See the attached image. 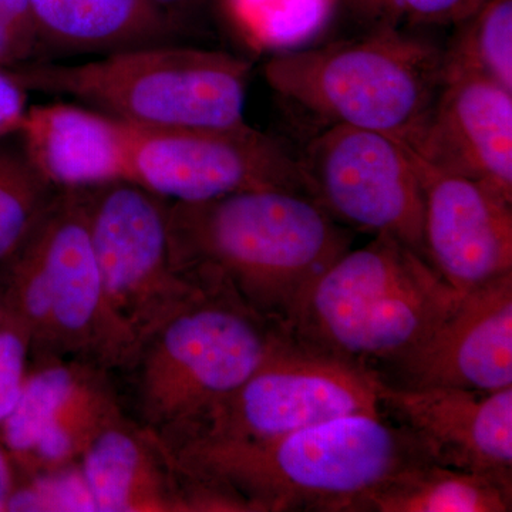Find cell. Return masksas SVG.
<instances>
[{
	"label": "cell",
	"instance_id": "1",
	"mask_svg": "<svg viewBox=\"0 0 512 512\" xmlns=\"http://www.w3.org/2000/svg\"><path fill=\"white\" fill-rule=\"evenodd\" d=\"M167 225L174 268L185 279L282 328L352 244L311 197L284 190L168 202Z\"/></svg>",
	"mask_w": 512,
	"mask_h": 512
},
{
	"label": "cell",
	"instance_id": "2",
	"mask_svg": "<svg viewBox=\"0 0 512 512\" xmlns=\"http://www.w3.org/2000/svg\"><path fill=\"white\" fill-rule=\"evenodd\" d=\"M165 447L181 471L237 498L248 512H362L377 487L430 460L409 431L370 412L274 439L192 436Z\"/></svg>",
	"mask_w": 512,
	"mask_h": 512
},
{
	"label": "cell",
	"instance_id": "3",
	"mask_svg": "<svg viewBox=\"0 0 512 512\" xmlns=\"http://www.w3.org/2000/svg\"><path fill=\"white\" fill-rule=\"evenodd\" d=\"M461 295L413 249L375 235L322 272L284 329L313 349L377 373L429 338Z\"/></svg>",
	"mask_w": 512,
	"mask_h": 512
},
{
	"label": "cell",
	"instance_id": "4",
	"mask_svg": "<svg viewBox=\"0 0 512 512\" xmlns=\"http://www.w3.org/2000/svg\"><path fill=\"white\" fill-rule=\"evenodd\" d=\"M268 86L329 124L389 134L410 146L444 79V47L416 29L373 26L348 39L276 53Z\"/></svg>",
	"mask_w": 512,
	"mask_h": 512
},
{
	"label": "cell",
	"instance_id": "5",
	"mask_svg": "<svg viewBox=\"0 0 512 512\" xmlns=\"http://www.w3.org/2000/svg\"><path fill=\"white\" fill-rule=\"evenodd\" d=\"M251 70L244 57L168 42L10 73L28 92L64 94L131 126L171 130L247 123Z\"/></svg>",
	"mask_w": 512,
	"mask_h": 512
},
{
	"label": "cell",
	"instance_id": "6",
	"mask_svg": "<svg viewBox=\"0 0 512 512\" xmlns=\"http://www.w3.org/2000/svg\"><path fill=\"white\" fill-rule=\"evenodd\" d=\"M0 306L39 359L124 370L131 355L109 305L83 191H60L26 241L0 264Z\"/></svg>",
	"mask_w": 512,
	"mask_h": 512
},
{
	"label": "cell",
	"instance_id": "7",
	"mask_svg": "<svg viewBox=\"0 0 512 512\" xmlns=\"http://www.w3.org/2000/svg\"><path fill=\"white\" fill-rule=\"evenodd\" d=\"M281 325L204 292L140 346L133 375L140 424L173 444L200 429L272 349Z\"/></svg>",
	"mask_w": 512,
	"mask_h": 512
},
{
	"label": "cell",
	"instance_id": "8",
	"mask_svg": "<svg viewBox=\"0 0 512 512\" xmlns=\"http://www.w3.org/2000/svg\"><path fill=\"white\" fill-rule=\"evenodd\" d=\"M82 191L107 305L133 360L160 326L204 291L174 268L168 201L131 181Z\"/></svg>",
	"mask_w": 512,
	"mask_h": 512
},
{
	"label": "cell",
	"instance_id": "9",
	"mask_svg": "<svg viewBox=\"0 0 512 512\" xmlns=\"http://www.w3.org/2000/svg\"><path fill=\"white\" fill-rule=\"evenodd\" d=\"M306 194L343 227L389 235L423 256V183L412 148L389 134L330 124L298 158Z\"/></svg>",
	"mask_w": 512,
	"mask_h": 512
},
{
	"label": "cell",
	"instance_id": "10",
	"mask_svg": "<svg viewBox=\"0 0 512 512\" xmlns=\"http://www.w3.org/2000/svg\"><path fill=\"white\" fill-rule=\"evenodd\" d=\"M375 382V373L284 329L254 373L187 437L268 440L345 414L383 413Z\"/></svg>",
	"mask_w": 512,
	"mask_h": 512
},
{
	"label": "cell",
	"instance_id": "11",
	"mask_svg": "<svg viewBox=\"0 0 512 512\" xmlns=\"http://www.w3.org/2000/svg\"><path fill=\"white\" fill-rule=\"evenodd\" d=\"M128 126L131 183L165 201L200 202L255 190L308 195L298 158L248 123L171 130Z\"/></svg>",
	"mask_w": 512,
	"mask_h": 512
},
{
	"label": "cell",
	"instance_id": "12",
	"mask_svg": "<svg viewBox=\"0 0 512 512\" xmlns=\"http://www.w3.org/2000/svg\"><path fill=\"white\" fill-rule=\"evenodd\" d=\"M106 370L79 359H40L29 370L0 441L25 477L73 466L121 413Z\"/></svg>",
	"mask_w": 512,
	"mask_h": 512
},
{
	"label": "cell",
	"instance_id": "13",
	"mask_svg": "<svg viewBox=\"0 0 512 512\" xmlns=\"http://www.w3.org/2000/svg\"><path fill=\"white\" fill-rule=\"evenodd\" d=\"M375 375L399 387H511L512 274L463 293L429 338Z\"/></svg>",
	"mask_w": 512,
	"mask_h": 512
},
{
	"label": "cell",
	"instance_id": "14",
	"mask_svg": "<svg viewBox=\"0 0 512 512\" xmlns=\"http://www.w3.org/2000/svg\"><path fill=\"white\" fill-rule=\"evenodd\" d=\"M375 387L382 412L434 463L512 478V386L495 392L399 387L376 377Z\"/></svg>",
	"mask_w": 512,
	"mask_h": 512
},
{
	"label": "cell",
	"instance_id": "15",
	"mask_svg": "<svg viewBox=\"0 0 512 512\" xmlns=\"http://www.w3.org/2000/svg\"><path fill=\"white\" fill-rule=\"evenodd\" d=\"M416 158L424 195L423 254L431 268L458 293L512 274V202Z\"/></svg>",
	"mask_w": 512,
	"mask_h": 512
},
{
	"label": "cell",
	"instance_id": "16",
	"mask_svg": "<svg viewBox=\"0 0 512 512\" xmlns=\"http://www.w3.org/2000/svg\"><path fill=\"white\" fill-rule=\"evenodd\" d=\"M424 163L512 202V92L478 74L444 72L409 146Z\"/></svg>",
	"mask_w": 512,
	"mask_h": 512
},
{
	"label": "cell",
	"instance_id": "17",
	"mask_svg": "<svg viewBox=\"0 0 512 512\" xmlns=\"http://www.w3.org/2000/svg\"><path fill=\"white\" fill-rule=\"evenodd\" d=\"M18 136L29 163L57 191L131 181L130 126L93 107H29Z\"/></svg>",
	"mask_w": 512,
	"mask_h": 512
},
{
	"label": "cell",
	"instance_id": "18",
	"mask_svg": "<svg viewBox=\"0 0 512 512\" xmlns=\"http://www.w3.org/2000/svg\"><path fill=\"white\" fill-rule=\"evenodd\" d=\"M79 466L96 512H192L187 481L168 448L123 413L94 436Z\"/></svg>",
	"mask_w": 512,
	"mask_h": 512
},
{
	"label": "cell",
	"instance_id": "19",
	"mask_svg": "<svg viewBox=\"0 0 512 512\" xmlns=\"http://www.w3.org/2000/svg\"><path fill=\"white\" fill-rule=\"evenodd\" d=\"M42 46L84 55L168 43L177 30L150 0H30Z\"/></svg>",
	"mask_w": 512,
	"mask_h": 512
},
{
	"label": "cell",
	"instance_id": "20",
	"mask_svg": "<svg viewBox=\"0 0 512 512\" xmlns=\"http://www.w3.org/2000/svg\"><path fill=\"white\" fill-rule=\"evenodd\" d=\"M512 478L431 460L404 468L365 498L362 512H510Z\"/></svg>",
	"mask_w": 512,
	"mask_h": 512
},
{
	"label": "cell",
	"instance_id": "21",
	"mask_svg": "<svg viewBox=\"0 0 512 512\" xmlns=\"http://www.w3.org/2000/svg\"><path fill=\"white\" fill-rule=\"evenodd\" d=\"M338 0H222L221 13L256 52L312 45L338 12Z\"/></svg>",
	"mask_w": 512,
	"mask_h": 512
},
{
	"label": "cell",
	"instance_id": "22",
	"mask_svg": "<svg viewBox=\"0 0 512 512\" xmlns=\"http://www.w3.org/2000/svg\"><path fill=\"white\" fill-rule=\"evenodd\" d=\"M453 28L444 72L478 74L512 92V0H485Z\"/></svg>",
	"mask_w": 512,
	"mask_h": 512
},
{
	"label": "cell",
	"instance_id": "23",
	"mask_svg": "<svg viewBox=\"0 0 512 512\" xmlns=\"http://www.w3.org/2000/svg\"><path fill=\"white\" fill-rule=\"evenodd\" d=\"M59 192L22 148L0 144V264L26 241Z\"/></svg>",
	"mask_w": 512,
	"mask_h": 512
},
{
	"label": "cell",
	"instance_id": "24",
	"mask_svg": "<svg viewBox=\"0 0 512 512\" xmlns=\"http://www.w3.org/2000/svg\"><path fill=\"white\" fill-rule=\"evenodd\" d=\"M485 0H338L339 8L373 26L417 29L456 26Z\"/></svg>",
	"mask_w": 512,
	"mask_h": 512
},
{
	"label": "cell",
	"instance_id": "25",
	"mask_svg": "<svg viewBox=\"0 0 512 512\" xmlns=\"http://www.w3.org/2000/svg\"><path fill=\"white\" fill-rule=\"evenodd\" d=\"M6 511L96 512V505L77 463L26 477L10 497Z\"/></svg>",
	"mask_w": 512,
	"mask_h": 512
},
{
	"label": "cell",
	"instance_id": "26",
	"mask_svg": "<svg viewBox=\"0 0 512 512\" xmlns=\"http://www.w3.org/2000/svg\"><path fill=\"white\" fill-rule=\"evenodd\" d=\"M40 46L30 0H0V70L15 72L33 62Z\"/></svg>",
	"mask_w": 512,
	"mask_h": 512
},
{
	"label": "cell",
	"instance_id": "27",
	"mask_svg": "<svg viewBox=\"0 0 512 512\" xmlns=\"http://www.w3.org/2000/svg\"><path fill=\"white\" fill-rule=\"evenodd\" d=\"M32 342L18 323L0 322V426L18 403L29 373Z\"/></svg>",
	"mask_w": 512,
	"mask_h": 512
},
{
	"label": "cell",
	"instance_id": "28",
	"mask_svg": "<svg viewBox=\"0 0 512 512\" xmlns=\"http://www.w3.org/2000/svg\"><path fill=\"white\" fill-rule=\"evenodd\" d=\"M28 93L15 74L0 70V140L18 136L29 110Z\"/></svg>",
	"mask_w": 512,
	"mask_h": 512
},
{
	"label": "cell",
	"instance_id": "29",
	"mask_svg": "<svg viewBox=\"0 0 512 512\" xmlns=\"http://www.w3.org/2000/svg\"><path fill=\"white\" fill-rule=\"evenodd\" d=\"M154 8L178 33L194 28L215 10L221 12L222 0H150Z\"/></svg>",
	"mask_w": 512,
	"mask_h": 512
},
{
	"label": "cell",
	"instance_id": "30",
	"mask_svg": "<svg viewBox=\"0 0 512 512\" xmlns=\"http://www.w3.org/2000/svg\"><path fill=\"white\" fill-rule=\"evenodd\" d=\"M18 476L15 473V463L0 441V511L8 510L10 497L18 487Z\"/></svg>",
	"mask_w": 512,
	"mask_h": 512
},
{
	"label": "cell",
	"instance_id": "31",
	"mask_svg": "<svg viewBox=\"0 0 512 512\" xmlns=\"http://www.w3.org/2000/svg\"><path fill=\"white\" fill-rule=\"evenodd\" d=\"M3 318H5V313H3L2 306H0V322H2Z\"/></svg>",
	"mask_w": 512,
	"mask_h": 512
}]
</instances>
